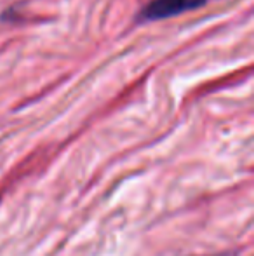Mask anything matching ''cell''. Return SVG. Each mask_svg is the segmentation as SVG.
Returning a JSON list of instances; mask_svg holds the SVG:
<instances>
[{"mask_svg":"<svg viewBox=\"0 0 254 256\" xmlns=\"http://www.w3.org/2000/svg\"><path fill=\"white\" fill-rule=\"evenodd\" d=\"M211 0H150L138 14V23H152V21H162L167 18H176L183 12L200 9Z\"/></svg>","mask_w":254,"mask_h":256,"instance_id":"1","label":"cell"},{"mask_svg":"<svg viewBox=\"0 0 254 256\" xmlns=\"http://www.w3.org/2000/svg\"><path fill=\"white\" fill-rule=\"evenodd\" d=\"M214 256H230V254H227V253H223V254H214Z\"/></svg>","mask_w":254,"mask_h":256,"instance_id":"2","label":"cell"}]
</instances>
